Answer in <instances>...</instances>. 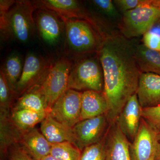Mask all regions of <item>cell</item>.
<instances>
[{
	"label": "cell",
	"instance_id": "cell-31",
	"mask_svg": "<svg viewBox=\"0 0 160 160\" xmlns=\"http://www.w3.org/2000/svg\"><path fill=\"white\" fill-rule=\"evenodd\" d=\"M40 160H58L57 159L53 157L51 155L49 154L48 155L46 156L45 157L43 158H42Z\"/></svg>",
	"mask_w": 160,
	"mask_h": 160
},
{
	"label": "cell",
	"instance_id": "cell-11",
	"mask_svg": "<svg viewBox=\"0 0 160 160\" xmlns=\"http://www.w3.org/2000/svg\"><path fill=\"white\" fill-rule=\"evenodd\" d=\"M50 66L45 59L34 53L27 55L14 93L22 95L32 86L41 84L48 73Z\"/></svg>",
	"mask_w": 160,
	"mask_h": 160
},
{
	"label": "cell",
	"instance_id": "cell-27",
	"mask_svg": "<svg viewBox=\"0 0 160 160\" xmlns=\"http://www.w3.org/2000/svg\"><path fill=\"white\" fill-rule=\"evenodd\" d=\"M142 116L158 132L160 131V106L142 108Z\"/></svg>",
	"mask_w": 160,
	"mask_h": 160
},
{
	"label": "cell",
	"instance_id": "cell-28",
	"mask_svg": "<svg viewBox=\"0 0 160 160\" xmlns=\"http://www.w3.org/2000/svg\"><path fill=\"white\" fill-rule=\"evenodd\" d=\"M143 45L149 49L160 52V34L151 31L143 36Z\"/></svg>",
	"mask_w": 160,
	"mask_h": 160
},
{
	"label": "cell",
	"instance_id": "cell-33",
	"mask_svg": "<svg viewBox=\"0 0 160 160\" xmlns=\"http://www.w3.org/2000/svg\"><path fill=\"white\" fill-rule=\"evenodd\" d=\"M158 132V139H159V142L160 144V131L159 132Z\"/></svg>",
	"mask_w": 160,
	"mask_h": 160
},
{
	"label": "cell",
	"instance_id": "cell-2",
	"mask_svg": "<svg viewBox=\"0 0 160 160\" xmlns=\"http://www.w3.org/2000/svg\"><path fill=\"white\" fill-rule=\"evenodd\" d=\"M35 6L28 1H15L7 11L1 12V37L26 43L34 33L33 12Z\"/></svg>",
	"mask_w": 160,
	"mask_h": 160
},
{
	"label": "cell",
	"instance_id": "cell-1",
	"mask_svg": "<svg viewBox=\"0 0 160 160\" xmlns=\"http://www.w3.org/2000/svg\"><path fill=\"white\" fill-rule=\"evenodd\" d=\"M137 39H128L115 30L107 35L98 52L104 74L103 93L108 103L107 116L116 119L127 101L136 93L141 72L134 57Z\"/></svg>",
	"mask_w": 160,
	"mask_h": 160
},
{
	"label": "cell",
	"instance_id": "cell-32",
	"mask_svg": "<svg viewBox=\"0 0 160 160\" xmlns=\"http://www.w3.org/2000/svg\"><path fill=\"white\" fill-rule=\"evenodd\" d=\"M154 160H160V149L159 150L158 152V154L157 155Z\"/></svg>",
	"mask_w": 160,
	"mask_h": 160
},
{
	"label": "cell",
	"instance_id": "cell-29",
	"mask_svg": "<svg viewBox=\"0 0 160 160\" xmlns=\"http://www.w3.org/2000/svg\"><path fill=\"white\" fill-rule=\"evenodd\" d=\"M112 2L122 15L137 7L142 0H114Z\"/></svg>",
	"mask_w": 160,
	"mask_h": 160
},
{
	"label": "cell",
	"instance_id": "cell-24",
	"mask_svg": "<svg viewBox=\"0 0 160 160\" xmlns=\"http://www.w3.org/2000/svg\"><path fill=\"white\" fill-rule=\"evenodd\" d=\"M91 3L105 17L110 25H116L118 28L122 15L120 13L112 1L111 0H93Z\"/></svg>",
	"mask_w": 160,
	"mask_h": 160
},
{
	"label": "cell",
	"instance_id": "cell-30",
	"mask_svg": "<svg viewBox=\"0 0 160 160\" xmlns=\"http://www.w3.org/2000/svg\"><path fill=\"white\" fill-rule=\"evenodd\" d=\"M10 160H33L24 149L16 148L10 153Z\"/></svg>",
	"mask_w": 160,
	"mask_h": 160
},
{
	"label": "cell",
	"instance_id": "cell-8",
	"mask_svg": "<svg viewBox=\"0 0 160 160\" xmlns=\"http://www.w3.org/2000/svg\"><path fill=\"white\" fill-rule=\"evenodd\" d=\"M160 149L158 132L142 118L137 133L130 143L131 160H154Z\"/></svg>",
	"mask_w": 160,
	"mask_h": 160
},
{
	"label": "cell",
	"instance_id": "cell-14",
	"mask_svg": "<svg viewBox=\"0 0 160 160\" xmlns=\"http://www.w3.org/2000/svg\"><path fill=\"white\" fill-rule=\"evenodd\" d=\"M136 93L142 108L160 106V75L141 73Z\"/></svg>",
	"mask_w": 160,
	"mask_h": 160
},
{
	"label": "cell",
	"instance_id": "cell-19",
	"mask_svg": "<svg viewBox=\"0 0 160 160\" xmlns=\"http://www.w3.org/2000/svg\"><path fill=\"white\" fill-rule=\"evenodd\" d=\"M14 109H27L48 113L46 95L41 84L35 85L21 95Z\"/></svg>",
	"mask_w": 160,
	"mask_h": 160
},
{
	"label": "cell",
	"instance_id": "cell-13",
	"mask_svg": "<svg viewBox=\"0 0 160 160\" xmlns=\"http://www.w3.org/2000/svg\"><path fill=\"white\" fill-rule=\"evenodd\" d=\"M129 146L117 123L112 122L105 137L106 160H131Z\"/></svg>",
	"mask_w": 160,
	"mask_h": 160
},
{
	"label": "cell",
	"instance_id": "cell-25",
	"mask_svg": "<svg viewBox=\"0 0 160 160\" xmlns=\"http://www.w3.org/2000/svg\"><path fill=\"white\" fill-rule=\"evenodd\" d=\"M105 137V136L99 142L83 149L80 160H106Z\"/></svg>",
	"mask_w": 160,
	"mask_h": 160
},
{
	"label": "cell",
	"instance_id": "cell-26",
	"mask_svg": "<svg viewBox=\"0 0 160 160\" xmlns=\"http://www.w3.org/2000/svg\"><path fill=\"white\" fill-rule=\"evenodd\" d=\"M12 92L2 69L0 72V105L1 112L8 113Z\"/></svg>",
	"mask_w": 160,
	"mask_h": 160
},
{
	"label": "cell",
	"instance_id": "cell-12",
	"mask_svg": "<svg viewBox=\"0 0 160 160\" xmlns=\"http://www.w3.org/2000/svg\"><path fill=\"white\" fill-rule=\"evenodd\" d=\"M142 110L135 93L127 101L114 121L130 143L132 142L138 130Z\"/></svg>",
	"mask_w": 160,
	"mask_h": 160
},
{
	"label": "cell",
	"instance_id": "cell-9",
	"mask_svg": "<svg viewBox=\"0 0 160 160\" xmlns=\"http://www.w3.org/2000/svg\"><path fill=\"white\" fill-rule=\"evenodd\" d=\"M107 115L82 120L72 128L74 145L81 152L102 139L111 124Z\"/></svg>",
	"mask_w": 160,
	"mask_h": 160
},
{
	"label": "cell",
	"instance_id": "cell-7",
	"mask_svg": "<svg viewBox=\"0 0 160 160\" xmlns=\"http://www.w3.org/2000/svg\"><path fill=\"white\" fill-rule=\"evenodd\" d=\"M82 92L68 89L49 109L48 114L60 123L72 129L81 121Z\"/></svg>",
	"mask_w": 160,
	"mask_h": 160
},
{
	"label": "cell",
	"instance_id": "cell-23",
	"mask_svg": "<svg viewBox=\"0 0 160 160\" xmlns=\"http://www.w3.org/2000/svg\"><path fill=\"white\" fill-rule=\"evenodd\" d=\"M81 153L74 144L66 142L52 144L50 154L58 160H80Z\"/></svg>",
	"mask_w": 160,
	"mask_h": 160
},
{
	"label": "cell",
	"instance_id": "cell-22",
	"mask_svg": "<svg viewBox=\"0 0 160 160\" xmlns=\"http://www.w3.org/2000/svg\"><path fill=\"white\" fill-rule=\"evenodd\" d=\"M23 66L20 56L13 53L7 58L2 69L12 93H14L17 84L22 72Z\"/></svg>",
	"mask_w": 160,
	"mask_h": 160
},
{
	"label": "cell",
	"instance_id": "cell-18",
	"mask_svg": "<svg viewBox=\"0 0 160 160\" xmlns=\"http://www.w3.org/2000/svg\"><path fill=\"white\" fill-rule=\"evenodd\" d=\"M40 129L42 134L51 144L68 142L74 145L72 129L60 123L49 114L41 122Z\"/></svg>",
	"mask_w": 160,
	"mask_h": 160
},
{
	"label": "cell",
	"instance_id": "cell-16",
	"mask_svg": "<svg viewBox=\"0 0 160 160\" xmlns=\"http://www.w3.org/2000/svg\"><path fill=\"white\" fill-rule=\"evenodd\" d=\"M108 110V103L103 92H82L81 121L107 114Z\"/></svg>",
	"mask_w": 160,
	"mask_h": 160
},
{
	"label": "cell",
	"instance_id": "cell-3",
	"mask_svg": "<svg viewBox=\"0 0 160 160\" xmlns=\"http://www.w3.org/2000/svg\"><path fill=\"white\" fill-rule=\"evenodd\" d=\"M61 18L65 25L68 45L72 51L79 56L98 53L106 37L111 33L103 31L86 20Z\"/></svg>",
	"mask_w": 160,
	"mask_h": 160
},
{
	"label": "cell",
	"instance_id": "cell-21",
	"mask_svg": "<svg viewBox=\"0 0 160 160\" xmlns=\"http://www.w3.org/2000/svg\"><path fill=\"white\" fill-rule=\"evenodd\" d=\"M48 114L27 109H14L12 113V121L20 131H25L34 128L37 124L42 122Z\"/></svg>",
	"mask_w": 160,
	"mask_h": 160
},
{
	"label": "cell",
	"instance_id": "cell-5",
	"mask_svg": "<svg viewBox=\"0 0 160 160\" xmlns=\"http://www.w3.org/2000/svg\"><path fill=\"white\" fill-rule=\"evenodd\" d=\"M89 55L83 57L72 66L69 74L68 89L103 92L104 74L98 55V53L94 56Z\"/></svg>",
	"mask_w": 160,
	"mask_h": 160
},
{
	"label": "cell",
	"instance_id": "cell-34",
	"mask_svg": "<svg viewBox=\"0 0 160 160\" xmlns=\"http://www.w3.org/2000/svg\"><path fill=\"white\" fill-rule=\"evenodd\" d=\"M157 25H158V26H160V19L159 21H158V22L157 24Z\"/></svg>",
	"mask_w": 160,
	"mask_h": 160
},
{
	"label": "cell",
	"instance_id": "cell-10",
	"mask_svg": "<svg viewBox=\"0 0 160 160\" xmlns=\"http://www.w3.org/2000/svg\"><path fill=\"white\" fill-rule=\"evenodd\" d=\"M42 9L53 12L60 18L80 19L90 22L98 28L106 31L107 24L97 19L82 6L75 0H45L38 1Z\"/></svg>",
	"mask_w": 160,
	"mask_h": 160
},
{
	"label": "cell",
	"instance_id": "cell-6",
	"mask_svg": "<svg viewBox=\"0 0 160 160\" xmlns=\"http://www.w3.org/2000/svg\"><path fill=\"white\" fill-rule=\"evenodd\" d=\"M72 66L67 59L58 60L50 66L41 83L46 95L49 111L56 101L68 89L69 76Z\"/></svg>",
	"mask_w": 160,
	"mask_h": 160
},
{
	"label": "cell",
	"instance_id": "cell-20",
	"mask_svg": "<svg viewBox=\"0 0 160 160\" xmlns=\"http://www.w3.org/2000/svg\"><path fill=\"white\" fill-rule=\"evenodd\" d=\"M134 57L141 73H155L160 75V52L149 49L138 43Z\"/></svg>",
	"mask_w": 160,
	"mask_h": 160
},
{
	"label": "cell",
	"instance_id": "cell-15",
	"mask_svg": "<svg viewBox=\"0 0 160 160\" xmlns=\"http://www.w3.org/2000/svg\"><path fill=\"white\" fill-rule=\"evenodd\" d=\"M20 141L25 150L35 160L50 154L52 144L36 128L20 131Z\"/></svg>",
	"mask_w": 160,
	"mask_h": 160
},
{
	"label": "cell",
	"instance_id": "cell-4",
	"mask_svg": "<svg viewBox=\"0 0 160 160\" xmlns=\"http://www.w3.org/2000/svg\"><path fill=\"white\" fill-rule=\"evenodd\" d=\"M160 19V0H142L137 7L122 14L118 28L127 38H136L151 31Z\"/></svg>",
	"mask_w": 160,
	"mask_h": 160
},
{
	"label": "cell",
	"instance_id": "cell-17",
	"mask_svg": "<svg viewBox=\"0 0 160 160\" xmlns=\"http://www.w3.org/2000/svg\"><path fill=\"white\" fill-rule=\"evenodd\" d=\"M53 12L42 9L37 16V24L41 36L49 44H55L59 39L62 32L61 22Z\"/></svg>",
	"mask_w": 160,
	"mask_h": 160
}]
</instances>
